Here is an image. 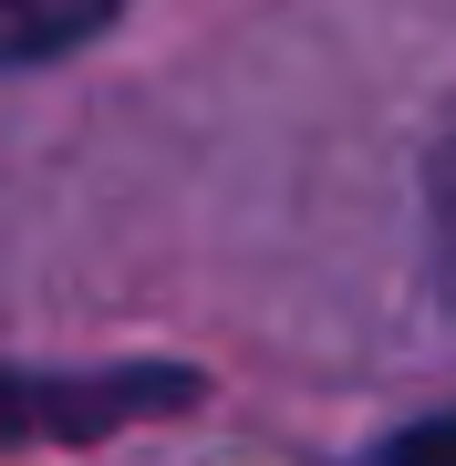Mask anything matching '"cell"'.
Returning a JSON list of instances; mask_svg holds the SVG:
<instances>
[{"mask_svg":"<svg viewBox=\"0 0 456 466\" xmlns=\"http://www.w3.org/2000/svg\"><path fill=\"white\" fill-rule=\"evenodd\" d=\"M198 394V373H167V363H136V373H73V383H42V373H0V446L21 435H84L125 425V415H167V404Z\"/></svg>","mask_w":456,"mask_h":466,"instance_id":"1","label":"cell"},{"mask_svg":"<svg viewBox=\"0 0 456 466\" xmlns=\"http://www.w3.org/2000/svg\"><path fill=\"white\" fill-rule=\"evenodd\" d=\"M125 0H0V73L11 63H42V52H73L115 21Z\"/></svg>","mask_w":456,"mask_h":466,"instance_id":"2","label":"cell"},{"mask_svg":"<svg viewBox=\"0 0 456 466\" xmlns=\"http://www.w3.org/2000/svg\"><path fill=\"white\" fill-rule=\"evenodd\" d=\"M425 238H436V280H446V300H456V125H446L436 167H425Z\"/></svg>","mask_w":456,"mask_h":466,"instance_id":"3","label":"cell"},{"mask_svg":"<svg viewBox=\"0 0 456 466\" xmlns=\"http://www.w3.org/2000/svg\"><path fill=\"white\" fill-rule=\"evenodd\" d=\"M373 466H456V415H436V425H405V435H384V446H373Z\"/></svg>","mask_w":456,"mask_h":466,"instance_id":"4","label":"cell"}]
</instances>
